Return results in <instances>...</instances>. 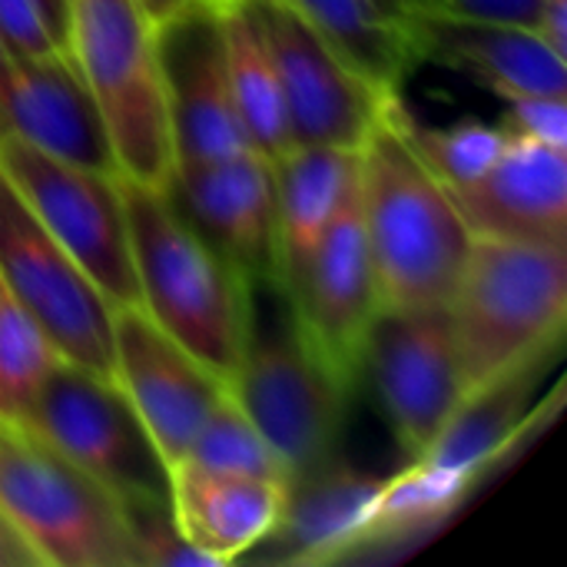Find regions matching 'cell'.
<instances>
[{
    "label": "cell",
    "mask_w": 567,
    "mask_h": 567,
    "mask_svg": "<svg viewBox=\"0 0 567 567\" xmlns=\"http://www.w3.org/2000/svg\"><path fill=\"white\" fill-rule=\"evenodd\" d=\"M395 96L359 150L362 229L382 306L435 309L452 302L475 236L455 196L399 130Z\"/></svg>",
    "instance_id": "6da1fadb"
},
{
    "label": "cell",
    "mask_w": 567,
    "mask_h": 567,
    "mask_svg": "<svg viewBox=\"0 0 567 567\" xmlns=\"http://www.w3.org/2000/svg\"><path fill=\"white\" fill-rule=\"evenodd\" d=\"M140 309L223 382L252 332L249 279L173 206L166 189L120 176Z\"/></svg>",
    "instance_id": "7a4b0ae2"
},
{
    "label": "cell",
    "mask_w": 567,
    "mask_h": 567,
    "mask_svg": "<svg viewBox=\"0 0 567 567\" xmlns=\"http://www.w3.org/2000/svg\"><path fill=\"white\" fill-rule=\"evenodd\" d=\"M465 395L545 362L567 319V246L475 236L449 302Z\"/></svg>",
    "instance_id": "3957f363"
},
{
    "label": "cell",
    "mask_w": 567,
    "mask_h": 567,
    "mask_svg": "<svg viewBox=\"0 0 567 567\" xmlns=\"http://www.w3.org/2000/svg\"><path fill=\"white\" fill-rule=\"evenodd\" d=\"M66 53L100 110L116 176L169 189L176 156L156 23L143 3L66 0Z\"/></svg>",
    "instance_id": "277c9868"
},
{
    "label": "cell",
    "mask_w": 567,
    "mask_h": 567,
    "mask_svg": "<svg viewBox=\"0 0 567 567\" xmlns=\"http://www.w3.org/2000/svg\"><path fill=\"white\" fill-rule=\"evenodd\" d=\"M0 515L40 567H140L123 502L17 422H0Z\"/></svg>",
    "instance_id": "5b68a950"
},
{
    "label": "cell",
    "mask_w": 567,
    "mask_h": 567,
    "mask_svg": "<svg viewBox=\"0 0 567 567\" xmlns=\"http://www.w3.org/2000/svg\"><path fill=\"white\" fill-rule=\"evenodd\" d=\"M17 425L110 488L123 505H169V468L113 379L60 359Z\"/></svg>",
    "instance_id": "8992f818"
},
{
    "label": "cell",
    "mask_w": 567,
    "mask_h": 567,
    "mask_svg": "<svg viewBox=\"0 0 567 567\" xmlns=\"http://www.w3.org/2000/svg\"><path fill=\"white\" fill-rule=\"evenodd\" d=\"M226 392L276 452L289 485L336 458L352 385L306 346L292 316L282 332L252 326Z\"/></svg>",
    "instance_id": "52a82bcc"
},
{
    "label": "cell",
    "mask_w": 567,
    "mask_h": 567,
    "mask_svg": "<svg viewBox=\"0 0 567 567\" xmlns=\"http://www.w3.org/2000/svg\"><path fill=\"white\" fill-rule=\"evenodd\" d=\"M0 173L100 289L110 309L140 306L126 206L116 173L63 163L13 133H0Z\"/></svg>",
    "instance_id": "ba28073f"
},
{
    "label": "cell",
    "mask_w": 567,
    "mask_h": 567,
    "mask_svg": "<svg viewBox=\"0 0 567 567\" xmlns=\"http://www.w3.org/2000/svg\"><path fill=\"white\" fill-rule=\"evenodd\" d=\"M0 282L60 359L113 379V309L0 173Z\"/></svg>",
    "instance_id": "9c48e42d"
},
{
    "label": "cell",
    "mask_w": 567,
    "mask_h": 567,
    "mask_svg": "<svg viewBox=\"0 0 567 567\" xmlns=\"http://www.w3.org/2000/svg\"><path fill=\"white\" fill-rule=\"evenodd\" d=\"M362 372L372 375L385 419L409 462L422 458L435 445L468 399L449 306H382L365 339Z\"/></svg>",
    "instance_id": "30bf717a"
},
{
    "label": "cell",
    "mask_w": 567,
    "mask_h": 567,
    "mask_svg": "<svg viewBox=\"0 0 567 567\" xmlns=\"http://www.w3.org/2000/svg\"><path fill=\"white\" fill-rule=\"evenodd\" d=\"M252 10L272 53L292 146L362 150L389 96L365 83L286 0H252Z\"/></svg>",
    "instance_id": "8fae6325"
},
{
    "label": "cell",
    "mask_w": 567,
    "mask_h": 567,
    "mask_svg": "<svg viewBox=\"0 0 567 567\" xmlns=\"http://www.w3.org/2000/svg\"><path fill=\"white\" fill-rule=\"evenodd\" d=\"M156 53L176 169L252 150L233 103L219 3L186 0L156 20Z\"/></svg>",
    "instance_id": "7c38bea8"
},
{
    "label": "cell",
    "mask_w": 567,
    "mask_h": 567,
    "mask_svg": "<svg viewBox=\"0 0 567 567\" xmlns=\"http://www.w3.org/2000/svg\"><path fill=\"white\" fill-rule=\"evenodd\" d=\"M286 306L306 346L352 385L362 372L369 329L382 309L362 229L359 183L326 226L296 286L286 292Z\"/></svg>",
    "instance_id": "4fadbf2b"
},
{
    "label": "cell",
    "mask_w": 567,
    "mask_h": 567,
    "mask_svg": "<svg viewBox=\"0 0 567 567\" xmlns=\"http://www.w3.org/2000/svg\"><path fill=\"white\" fill-rule=\"evenodd\" d=\"M113 382L166 468L186 455L203 422L226 399V382L173 342L140 306L113 309Z\"/></svg>",
    "instance_id": "5bb4252c"
},
{
    "label": "cell",
    "mask_w": 567,
    "mask_h": 567,
    "mask_svg": "<svg viewBox=\"0 0 567 567\" xmlns=\"http://www.w3.org/2000/svg\"><path fill=\"white\" fill-rule=\"evenodd\" d=\"M173 206L256 289H276V183L272 163L256 150L179 166L169 179Z\"/></svg>",
    "instance_id": "9a60e30c"
},
{
    "label": "cell",
    "mask_w": 567,
    "mask_h": 567,
    "mask_svg": "<svg viewBox=\"0 0 567 567\" xmlns=\"http://www.w3.org/2000/svg\"><path fill=\"white\" fill-rule=\"evenodd\" d=\"M419 60L465 73L505 96H567V56L538 30L429 10L409 20Z\"/></svg>",
    "instance_id": "2e32d148"
},
{
    "label": "cell",
    "mask_w": 567,
    "mask_h": 567,
    "mask_svg": "<svg viewBox=\"0 0 567 567\" xmlns=\"http://www.w3.org/2000/svg\"><path fill=\"white\" fill-rule=\"evenodd\" d=\"M0 133H13L63 163L116 173L100 110L70 53L10 60L0 80Z\"/></svg>",
    "instance_id": "e0dca14e"
},
{
    "label": "cell",
    "mask_w": 567,
    "mask_h": 567,
    "mask_svg": "<svg viewBox=\"0 0 567 567\" xmlns=\"http://www.w3.org/2000/svg\"><path fill=\"white\" fill-rule=\"evenodd\" d=\"M452 196L472 236L567 246V150L508 136L498 159Z\"/></svg>",
    "instance_id": "ac0fdd59"
},
{
    "label": "cell",
    "mask_w": 567,
    "mask_h": 567,
    "mask_svg": "<svg viewBox=\"0 0 567 567\" xmlns=\"http://www.w3.org/2000/svg\"><path fill=\"white\" fill-rule=\"evenodd\" d=\"M385 478L365 475L339 458L289 485L286 508L259 545V561L329 565L365 548L369 522Z\"/></svg>",
    "instance_id": "d6986e66"
},
{
    "label": "cell",
    "mask_w": 567,
    "mask_h": 567,
    "mask_svg": "<svg viewBox=\"0 0 567 567\" xmlns=\"http://www.w3.org/2000/svg\"><path fill=\"white\" fill-rule=\"evenodd\" d=\"M289 485L213 475L193 465L169 468V515L176 532L216 567L252 555L276 528Z\"/></svg>",
    "instance_id": "ffe728a7"
},
{
    "label": "cell",
    "mask_w": 567,
    "mask_h": 567,
    "mask_svg": "<svg viewBox=\"0 0 567 567\" xmlns=\"http://www.w3.org/2000/svg\"><path fill=\"white\" fill-rule=\"evenodd\" d=\"M276 183V289L286 296L326 226L359 183V150L289 146L272 163Z\"/></svg>",
    "instance_id": "44dd1931"
},
{
    "label": "cell",
    "mask_w": 567,
    "mask_h": 567,
    "mask_svg": "<svg viewBox=\"0 0 567 567\" xmlns=\"http://www.w3.org/2000/svg\"><path fill=\"white\" fill-rule=\"evenodd\" d=\"M365 83L392 96L422 63L405 23L375 0H286Z\"/></svg>",
    "instance_id": "7402d4cb"
},
{
    "label": "cell",
    "mask_w": 567,
    "mask_h": 567,
    "mask_svg": "<svg viewBox=\"0 0 567 567\" xmlns=\"http://www.w3.org/2000/svg\"><path fill=\"white\" fill-rule=\"evenodd\" d=\"M216 3L223 20V40H226L233 103L243 133L259 156L276 163L292 146V136H289L282 90L259 17L252 10V0H216Z\"/></svg>",
    "instance_id": "603a6c76"
},
{
    "label": "cell",
    "mask_w": 567,
    "mask_h": 567,
    "mask_svg": "<svg viewBox=\"0 0 567 567\" xmlns=\"http://www.w3.org/2000/svg\"><path fill=\"white\" fill-rule=\"evenodd\" d=\"M538 365H528L462 402V409L452 415L445 432L435 439V445L422 455L435 465L455 468L472 475L475 482L482 472L505 455V449L518 439L528 399L538 379Z\"/></svg>",
    "instance_id": "cb8c5ba5"
},
{
    "label": "cell",
    "mask_w": 567,
    "mask_h": 567,
    "mask_svg": "<svg viewBox=\"0 0 567 567\" xmlns=\"http://www.w3.org/2000/svg\"><path fill=\"white\" fill-rule=\"evenodd\" d=\"M472 485L475 478L465 472L435 465L429 458L409 462L399 475L385 478L369 522L365 545L405 542L419 532L435 528L465 502Z\"/></svg>",
    "instance_id": "d4e9b609"
},
{
    "label": "cell",
    "mask_w": 567,
    "mask_h": 567,
    "mask_svg": "<svg viewBox=\"0 0 567 567\" xmlns=\"http://www.w3.org/2000/svg\"><path fill=\"white\" fill-rule=\"evenodd\" d=\"M392 110H395L399 130L405 133V140L412 143L419 159L435 173V179L449 193L475 183L498 159V153L508 143V133L502 130V123L488 126V123H478V120H465V123L435 130V126H422L405 110V103L399 96H395Z\"/></svg>",
    "instance_id": "484cf974"
},
{
    "label": "cell",
    "mask_w": 567,
    "mask_h": 567,
    "mask_svg": "<svg viewBox=\"0 0 567 567\" xmlns=\"http://www.w3.org/2000/svg\"><path fill=\"white\" fill-rule=\"evenodd\" d=\"M179 462L193 465L199 472H213V475L262 478V482H286L289 485L282 462L266 445V439L256 432V425L243 415V409L229 399V392L213 409V415L203 422V429L196 432V439L189 442V449Z\"/></svg>",
    "instance_id": "4316f807"
},
{
    "label": "cell",
    "mask_w": 567,
    "mask_h": 567,
    "mask_svg": "<svg viewBox=\"0 0 567 567\" xmlns=\"http://www.w3.org/2000/svg\"><path fill=\"white\" fill-rule=\"evenodd\" d=\"M60 362L37 319L0 282V422H20L43 379Z\"/></svg>",
    "instance_id": "83f0119b"
},
{
    "label": "cell",
    "mask_w": 567,
    "mask_h": 567,
    "mask_svg": "<svg viewBox=\"0 0 567 567\" xmlns=\"http://www.w3.org/2000/svg\"><path fill=\"white\" fill-rule=\"evenodd\" d=\"M502 130L515 140L567 150V96H505Z\"/></svg>",
    "instance_id": "f1b7e54d"
},
{
    "label": "cell",
    "mask_w": 567,
    "mask_h": 567,
    "mask_svg": "<svg viewBox=\"0 0 567 567\" xmlns=\"http://www.w3.org/2000/svg\"><path fill=\"white\" fill-rule=\"evenodd\" d=\"M0 37L7 50L20 60L66 53V47L47 27L37 0H0Z\"/></svg>",
    "instance_id": "f546056e"
},
{
    "label": "cell",
    "mask_w": 567,
    "mask_h": 567,
    "mask_svg": "<svg viewBox=\"0 0 567 567\" xmlns=\"http://www.w3.org/2000/svg\"><path fill=\"white\" fill-rule=\"evenodd\" d=\"M442 10H452V13H458V17L518 23V27L538 30L542 0H442Z\"/></svg>",
    "instance_id": "4dcf8cb0"
},
{
    "label": "cell",
    "mask_w": 567,
    "mask_h": 567,
    "mask_svg": "<svg viewBox=\"0 0 567 567\" xmlns=\"http://www.w3.org/2000/svg\"><path fill=\"white\" fill-rule=\"evenodd\" d=\"M538 33L567 56V0H542Z\"/></svg>",
    "instance_id": "1f68e13d"
},
{
    "label": "cell",
    "mask_w": 567,
    "mask_h": 567,
    "mask_svg": "<svg viewBox=\"0 0 567 567\" xmlns=\"http://www.w3.org/2000/svg\"><path fill=\"white\" fill-rule=\"evenodd\" d=\"M0 567H40L33 551L23 545V538L10 528L3 515H0Z\"/></svg>",
    "instance_id": "d6a6232c"
},
{
    "label": "cell",
    "mask_w": 567,
    "mask_h": 567,
    "mask_svg": "<svg viewBox=\"0 0 567 567\" xmlns=\"http://www.w3.org/2000/svg\"><path fill=\"white\" fill-rule=\"evenodd\" d=\"M389 17H395L399 23L409 27L412 17L419 13H429V10H442V0H375Z\"/></svg>",
    "instance_id": "836d02e7"
},
{
    "label": "cell",
    "mask_w": 567,
    "mask_h": 567,
    "mask_svg": "<svg viewBox=\"0 0 567 567\" xmlns=\"http://www.w3.org/2000/svg\"><path fill=\"white\" fill-rule=\"evenodd\" d=\"M43 10L47 27L53 30V37L66 47V0H37Z\"/></svg>",
    "instance_id": "e575fe53"
},
{
    "label": "cell",
    "mask_w": 567,
    "mask_h": 567,
    "mask_svg": "<svg viewBox=\"0 0 567 567\" xmlns=\"http://www.w3.org/2000/svg\"><path fill=\"white\" fill-rule=\"evenodd\" d=\"M140 3H143V10H146V13L153 17V23H156V20L169 17L173 10H179V7H183L186 0H140Z\"/></svg>",
    "instance_id": "d590c367"
},
{
    "label": "cell",
    "mask_w": 567,
    "mask_h": 567,
    "mask_svg": "<svg viewBox=\"0 0 567 567\" xmlns=\"http://www.w3.org/2000/svg\"><path fill=\"white\" fill-rule=\"evenodd\" d=\"M10 60H13V53L7 50V43H3V37H0V80H3V73H7V66H10Z\"/></svg>",
    "instance_id": "8d00e7d4"
}]
</instances>
